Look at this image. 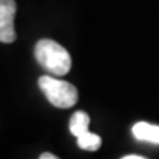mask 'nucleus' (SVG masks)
<instances>
[{
	"mask_svg": "<svg viewBox=\"0 0 159 159\" xmlns=\"http://www.w3.org/2000/svg\"><path fill=\"white\" fill-rule=\"evenodd\" d=\"M35 59L53 77L66 75L71 69V56L59 43L49 39L40 40L35 44Z\"/></svg>",
	"mask_w": 159,
	"mask_h": 159,
	"instance_id": "f257e3e1",
	"label": "nucleus"
},
{
	"mask_svg": "<svg viewBox=\"0 0 159 159\" xmlns=\"http://www.w3.org/2000/svg\"><path fill=\"white\" fill-rule=\"evenodd\" d=\"M39 87L43 91L46 99L56 108L68 109L72 108L78 102V91L74 85L68 81L55 78L53 75L40 77Z\"/></svg>",
	"mask_w": 159,
	"mask_h": 159,
	"instance_id": "f03ea898",
	"label": "nucleus"
},
{
	"mask_svg": "<svg viewBox=\"0 0 159 159\" xmlns=\"http://www.w3.org/2000/svg\"><path fill=\"white\" fill-rule=\"evenodd\" d=\"M16 13L15 0H0V41L2 43H13L16 39L13 19Z\"/></svg>",
	"mask_w": 159,
	"mask_h": 159,
	"instance_id": "7ed1b4c3",
	"label": "nucleus"
},
{
	"mask_svg": "<svg viewBox=\"0 0 159 159\" xmlns=\"http://www.w3.org/2000/svg\"><path fill=\"white\" fill-rule=\"evenodd\" d=\"M133 136L137 140L149 142L153 144H159V125L149 124V122H137L133 127Z\"/></svg>",
	"mask_w": 159,
	"mask_h": 159,
	"instance_id": "20e7f679",
	"label": "nucleus"
},
{
	"mask_svg": "<svg viewBox=\"0 0 159 159\" xmlns=\"http://www.w3.org/2000/svg\"><path fill=\"white\" fill-rule=\"evenodd\" d=\"M89 125H90V116L85 112H83V111L75 112L69 119V131L75 137L85 134L89 131Z\"/></svg>",
	"mask_w": 159,
	"mask_h": 159,
	"instance_id": "39448f33",
	"label": "nucleus"
},
{
	"mask_svg": "<svg viewBox=\"0 0 159 159\" xmlns=\"http://www.w3.org/2000/svg\"><path fill=\"white\" fill-rule=\"evenodd\" d=\"M77 144H78L80 149L83 150H89V152H94L102 146V139L94 134V133H90L87 131L85 134L77 137Z\"/></svg>",
	"mask_w": 159,
	"mask_h": 159,
	"instance_id": "423d86ee",
	"label": "nucleus"
},
{
	"mask_svg": "<svg viewBox=\"0 0 159 159\" xmlns=\"http://www.w3.org/2000/svg\"><path fill=\"white\" fill-rule=\"evenodd\" d=\"M39 159H59L57 156H55L53 153H49V152H44V153H41L40 155V158Z\"/></svg>",
	"mask_w": 159,
	"mask_h": 159,
	"instance_id": "0eeeda50",
	"label": "nucleus"
},
{
	"mask_svg": "<svg viewBox=\"0 0 159 159\" xmlns=\"http://www.w3.org/2000/svg\"><path fill=\"white\" fill-rule=\"evenodd\" d=\"M121 159H146V158L139 156V155H127V156H124V158H121Z\"/></svg>",
	"mask_w": 159,
	"mask_h": 159,
	"instance_id": "6e6552de",
	"label": "nucleus"
}]
</instances>
